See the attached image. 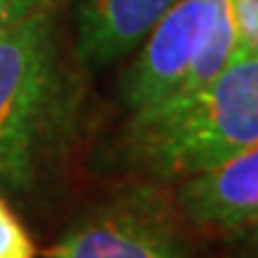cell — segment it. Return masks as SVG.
<instances>
[{"label":"cell","mask_w":258,"mask_h":258,"mask_svg":"<svg viewBox=\"0 0 258 258\" xmlns=\"http://www.w3.org/2000/svg\"><path fill=\"white\" fill-rule=\"evenodd\" d=\"M258 146V53L237 50L208 86L139 108L124 156L153 177H189Z\"/></svg>","instance_id":"cell-1"},{"label":"cell","mask_w":258,"mask_h":258,"mask_svg":"<svg viewBox=\"0 0 258 258\" xmlns=\"http://www.w3.org/2000/svg\"><path fill=\"white\" fill-rule=\"evenodd\" d=\"M53 8L41 5L0 34V186L27 189L38 132L55 86Z\"/></svg>","instance_id":"cell-2"},{"label":"cell","mask_w":258,"mask_h":258,"mask_svg":"<svg viewBox=\"0 0 258 258\" xmlns=\"http://www.w3.org/2000/svg\"><path fill=\"white\" fill-rule=\"evenodd\" d=\"M46 258H189L175 227L153 194L98 206L77 220Z\"/></svg>","instance_id":"cell-3"},{"label":"cell","mask_w":258,"mask_h":258,"mask_svg":"<svg viewBox=\"0 0 258 258\" xmlns=\"http://www.w3.org/2000/svg\"><path fill=\"white\" fill-rule=\"evenodd\" d=\"M222 3L225 0H177L158 19L120 79V98L129 110L163 101L179 86L211 34Z\"/></svg>","instance_id":"cell-4"},{"label":"cell","mask_w":258,"mask_h":258,"mask_svg":"<svg viewBox=\"0 0 258 258\" xmlns=\"http://www.w3.org/2000/svg\"><path fill=\"white\" fill-rule=\"evenodd\" d=\"M179 211L206 230L244 232L258 218V146L189 175L175 194Z\"/></svg>","instance_id":"cell-5"},{"label":"cell","mask_w":258,"mask_h":258,"mask_svg":"<svg viewBox=\"0 0 258 258\" xmlns=\"http://www.w3.org/2000/svg\"><path fill=\"white\" fill-rule=\"evenodd\" d=\"M177 0H74V48L89 70H103L137 50Z\"/></svg>","instance_id":"cell-6"},{"label":"cell","mask_w":258,"mask_h":258,"mask_svg":"<svg viewBox=\"0 0 258 258\" xmlns=\"http://www.w3.org/2000/svg\"><path fill=\"white\" fill-rule=\"evenodd\" d=\"M234 53H237V38H234V27H232V17H230V10H227V0H225L203 48L199 50V55L194 57V62L189 64L184 79L179 82V86L172 93H191L203 89V86H208L232 62Z\"/></svg>","instance_id":"cell-7"},{"label":"cell","mask_w":258,"mask_h":258,"mask_svg":"<svg viewBox=\"0 0 258 258\" xmlns=\"http://www.w3.org/2000/svg\"><path fill=\"white\" fill-rule=\"evenodd\" d=\"M36 244L15 213H0V258H36Z\"/></svg>","instance_id":"cell-8"},{"label":"cell","mask_w":258,"mask_h":258,"mask_svg":"<svg viewBox=\"0 0 258 258\" xmlns=\"http://www.w3.org/2000/svg\"><path fill=\"white\" fill-rule=\"evenodd\" d=\"M237 50L258 53V0H227Z\"/></svg>","instance_id":"cell-9"},{"label":"cell","mask_w":258,"mask_h":258,"mask_svg":"<svg viewBox=\"0 0 258 258\" xmlns=\"http://www.w3.org/2000/svg\"><path fill=\"white\" fill-rule=\"evenodd\" d=\"M46 3H50V0H0V34L19 24L22 19L29 17L31 12H36Z\"/></svg>","instance_id":"cell-10"},{"label":"cell","mask_w":258,"mask_h":258,"mask_svg":"<svg viewBox=\"0 0 258 258\" xmlns=\"http://www.w3.org/2000/svg\"><path fill=\"white\" fill-rule=\"evenodd\" d=\"M5 208H8V203H5V199H3V196H0V213L5 211Z\"/></svg>","instance_id":"cell-11"}]
</instances>
